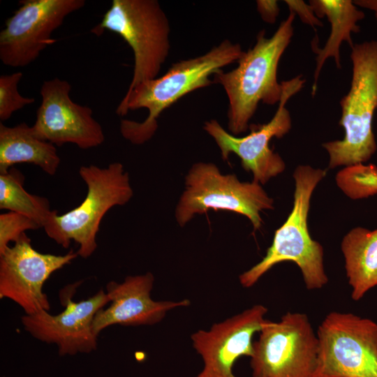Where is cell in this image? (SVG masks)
Here are the masks:
<instances>
[{"mask_svg":"<svg viewBox=\"0 0 377 377\" xmlns=\"http://www.w3.org/2000/svg\"><path fill=\"white\" fill-rule=\"evenodd\" d=\"M315 377H377V323L332 311L320 324Z\"/></svg>","mask_w":377,"mask_h":377,"instance_id":"cell-9","label":"cell"},{"mask_svg":"<svg viewBox=\"0 0 377 377\" xmlns=\"http://www.w3.org/2000/svg\"><path fill=\"white\" fill-rule=\"evenodd\" d=\"M24 179L23 174L13 167L0 174V209L25 215L43 228L53 210L47 198L24 189Z\"/></svg>","mask_w":377,"mask_h":377,"instance_id":"cell-20","label":"cell"},{"mask_svg":"<svg viewBox=\"0 0 377 377\" xmlns=\"http://www.w3.org/2000/svg\"><path fill=\"white\" fill-rule=\"evenodd\" d=\"M152 273L128 276L124 281H110L106 285V293L111 304L99 310L94 319L93 330L98 336L100 332L114 325L124 326L152 325L160 323L167 313L178 307H186L191 301L151 299L154 286Z\"/></svg>","mask_w":377,"mask_h":377,"instance_id":"cell-16","label":"cell"},{"mask_svg":"<svg viewBox=\"0 0 377 377\" xmlns=\"http://www.w3.org/2000/svg\"><path fill=\"white\" fill-rule=\"evenodd\" d=\"M243 53L239 43L225 40L202 55L173 64L163 75L140 83L126 93L116 113L125 116L128 110L146 108L148 116L143 122L122 119L121 135L134 145H142L150 140L158 128L157 119L163 110L184 95L212 84L209 76L237 61Z\"/></svg>","mask_w":377,"mask_h":377,"instance_id":"cell-1","label":"cell"},{"mask_svg":"<svg viewBox=\"0 0 377 377\" xmlns=\"http://www.w3.org/2000/svg\"><path fill=\"white\" fill-rule=\"evenodd\" d=\"M257 10L263 21L274 23L279 14V7L275 0H258L256 1Z\"/></svg>","mask_w":377,"mask_h":377,"instance_id":"cell-25","label":"cell"},{"mask_svg":"<svg viewBox=\"0 0 377 377\" xmlns=\"http://www.w3.org/2000/svg\"><path fill=\"white\" fill-rule=\"evenodd\" d=\"M335 180L338 187L352 200L377 194V167L374 164L345 167L336 175Z\"/></svg>","mask_w":377,"mask_h":377,"instance_id":"cell-21","label":"cell"},{"mask_svg":"<svg viewBox=\"0 0 377 377\" xmlns=\"http://www.w3.org/2000/svg\"><path fill=\"white\" fill-rule=\"evenodd\" d=\"M60 162L55 145L37 138L27 124L7 126L0 123V174L15 164L27 163L52 176Z\"/></svg>","mask_w":377,"mask_h":377,"instance_id":"cell-18","label":"cell"},{"mask_svg":"<svg viewBox=\"0 0 377 377\" xmlns=\"http://www.w3.org/2000/svg\"><path fill=\"white\" fill-rule=\"evenodd\" d=\"M309 4L317 17H326L331 24V31L323 48L317 47L316 43H312L313 50L317 54L311 92L314 95L326 60L333 58L337 67L341 68V45L346 41L351 47L354 45L351 34L360 31L357 22L364 19V13L351 0H310Z\"/></svg>","mask_w":377,"mask_h":377,"instance_id":"cell-17","label":"cell"},{"mask_svg":"<svg viewBox=\"0 0 377 377\" xmlns=\"http://www.w3.org/2000/svg\"><path fill=\"white\" fill-rule=\"evenodd\" d=\"M290 13L297 15L302 22L313 29L316 27H322V22L315 15L309 4H306L304 1L300 0H286Z\"/></svg>","mask_w":377,"mask_h":377,"instance_id":"cell-24","label":"cell"},{"mask_svg":"<svg viewBox=\"0 0 377 377\" xmlns=\"http://www.w3.org/2000/svg\"><path fill=\"white\" fill-rule=\"evenodd\" d=\"M326 174V170L308 165H300L295 168L292 210L283 224L275 231L272 243L264 258L239 275V280L243 287H252L274 265L286 261L298 266L307 290L320 289L327 283L323 247L311 238L308 228L311 198Z\"/></svg>","mask_w":377,"mask_h":377,"instance_id":"cell-3","label":"cell"},{"mask_svg":"<svg viewBox=\"0 0 377 377\" xmlns=\"http://www.w3.org/2000/svg\"><path fill=\"white\" fill-rule=\"evenodd\" d=\"M351 298L359 301L377 286V228L351 229L341 243Z\"/></svg>","mask_w":377,"mask_h":377,"instance_id":"cell-19","label":"cell"},{"mask_svg":"<svg viewBox=\"0 0 377 377\" xmlns=\"http://www.w3.org/2000/svg\"><path fill=\"white\" fill-rule=\"evenodd\" d=\"M350 59V87L340 101L339 125L344 129V136L323 144L331 169L364 163L377 149L372 128L377 109V40L355 44Z\"/></svg>","mask_w":377,"mask_h":377,"instance_id":"cell-4","label":"cell"},{"mask_svg":"<svg viewBox=\"0 0 377 377\" xmlns=\"http://www.w3.org/2000/svg\"><path fill=\"white\" fill-rule=\"evenodd\" d=\"M258 334L250 357L252 377H315L318 340L306 314L266 319Z\"/></svg>","mask_w":377,"mask_h":377,"instance_id":"cell-8","label":"cell"},{"mask_svg":"<svg viewBox=\"0 0 377 377\" xmlns=\"http://www.w3.org/2000/svg\"><path fill=\"white\" fill-rule=\"evenodd\" d=\"M84 0H22L0 32V60L10 67H24L56 40L52 34Z\"/></svg>","mask_w":377,"mask_h":377,"instance_id":"cell-11","label":"cell"},{"mask_svg":"<svg viewBox=\"0 0 377 377\" xmlns=\"http://www.w3.org/2000/svg\"><path fill=\"white\" fill-rule=\"evenodd\" d=\"M295 16L290 13L269 38L260 31L255 45L244 52L235 68L213 75V82L221 84L227 94L228 129L233 135L248 130L260 102L270 105L279 103L283 87L278 82L277 70L293 35Z\"/></svg>","mask_w":377,"mask_h":377,"instance_id":"cell-2","label":"cell"},{"mask_svg":"<svg viewBox=\"0 0 377 377\" xmlns=\"http://www.w3.org/2000/svg\"><path fill=\"white\" fill-rule=\"evenodd\" d=\"M281 82L283 93L274 117L267 124L253 126L247 135L236 137L214 119L205 121L203 127L219 146L223 161L231 153L236 154L243 168L253 173V181L262 184L285 170V162L270 149L269 143L272 138H281L290 131L292 121L286 103L300 91L305 80L300 75Z\"/></svg>","mask_w":377,"mask_h":377,"instance_id":"cell-10","label":"cell"},{"mask_svg":"<svg viewBox=\"0 0 377 377\" xmlns=\"http://www.w3.org/2000/svg\"><path fill=\"white\" fill-rule=\"evenodd\" d=\"M22 73L0 76V120L3 122L8 119L13 112L35 102L33 97L22 96L17 90V84L22 77Z\"/></svg>","mask_w":377,"mask_h":377,"instance_id":"cell-22","label":"cell"},{"mask_svg":"<svg viewBox=\"0 0 377 377\" xmlns=\"http://www.w3.org/2000/svg\"><path fill=\"white\" fill-rule=\"evenodd\" d=\"M79 175L87 186L84 199L63 214L53 210L43 228L64 248H68L72 240L75 242L79 246L77 255L87 258L97 248L96 235L105 214L114 206L126 205L133 191L128 173L121 163H112L106 168L82 165Z\"/></svg>","mask_w":377,"mask_h":377,"instance_id":"cell-5","label":"cell"},{"mask_svg":"<svg viewBox=\"0 0 377 377\" xmlns=\"http://www.w3.org/2000/svg\"><path fill=\"white\" fill-rule=\"evenodd\" d=\"M40 226L31 218L14 212L0 214V253L10 242L19 239L25 231L36 230Z\"/></svg>","mask_w":377,"mask_h":377,"instance_id":"cell-23","label":"cell"},{"mask_svg":"<svg viewBox=\"0 0 377 377\" xmlns=\"http://www.w3.org/2000/svg\"><path fill=\"white\" fill-rule=\"evenodd\" d=\"M185 184L175 214L181 226L195 214L212 209L242 214L257 230L262 225L260 212L274 209V200L258 182H242L235 175H222L213 163L193 165L186 176Z\"/></svg>","mask_w":377,"mask_h":377,"instance_id":"cell-7","label":"cell"},{"mask_svg":"<svg viewBox=\"0 0 377 377\" xmlns=\"http://www.w3.org/2000/svg\"><path fill=\"white\" fill-rule=\"evenodd\" d=\"M71 90V84L58 77L43 82L41 103L31 126L34 134L55 146L72 143L88 149L102 145L104 131L92 109L73 101Z\"/></svg>","mask_w":377,"mask_h":377,"instance_id":"cell-14","label":"cell"},{"mask_svg":"<svg viewBox=\"0 0 377 377\" xmlns=\"http://www.w3.org/2000/svg\"><path fill=\"white\" fill-rule=\"evenodd\" d=\"M267 313L265 306L256 304L214 323L207 330L192 334L193 348L203 363L194 377H237L232 371L234 365L241 357H251L253 335L261 330Z\"/></svg>","mask_w":377,"mask_h":377,"instance_id":"cell-15","label":"cell"},{"mask_svg":"<svg viewBox=\"0 0 377 377\" xmlns=\"http://www.w3.org/2000/svg\"><path fill=\"white\" fill-rule=\"evenodd\" d=\"M119 34L134 55L133 78L126 91L157 77L170 48V24L156 0H113L101 22L91 32Z\"/></svg>","mask_w":377,"mask_h":377,"instance_id":"cell-6","label":"cell"},{"mask_svg":"<svg viewBox=\"0 0 377 377\" xmlns=\"http://www.w3.org/2000/svg\"><path fill=\"white\" fill-rule=\"evenodd\" d=\"M79 283L68 285L60 291L64 309L59 313L52 315L43 310L21 317L25 331L40 341L54 343L61 356L90 353L97 349L94 319L96 313L110 302L103 290L87 300L74 302L73 295Z\"/></svg>","mask_w":377,"mask_h":377,"instance_id":"cell-12","label":"cell"},{"mask_svg":"<svg viewBox=\"0 0 377 377\" xmlns=\"http://www.w3.org/2000/svg\"><path fill=\"white\" fill-rule=\"evenodd\" d=\"M77 256L72 249L64 255L40 253L23 234L14 245L0 253V298L12 300L27 315L49 311L50 304L43 292L44 283Z\"/></svg>","mask_w":377,"mask_h":377,"instance_id":"cell-13","label":"cell"},{"mask_svg":"<svg viewBox=\"0 0 377 377\" xmlns=\"http://www.w3.org/2000/svg\"><path fill=\"white\" fill-rule=\"evenodd\" d=\"M353 2L358 7L373 11L377 21V0H355Z\"/></svg>","mask_w":377,"mask_h":377,"instance_id":"cell-26","label":"cell"}]
</instances>
